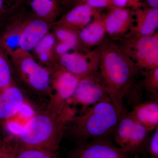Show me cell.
I'll use <instances>...</instances> for the list:
<instances>
[{
  "mask_svg": "<svg viewBox=\"0 0 158 158\" xmlns=\"http://www.w3.org/2000/svg\"><path fill=\"white\" fill-rule=\"evenodd\" d=\"M140 70L114 41L99 48L98 74L109 97L122 112L125 98L133 89Z\"/></svg>",
  "mask_w": 158,
  "mask_h": 158,
  "instance_id": "6da1fadb",
  "label": "cell"
},
{
  "mask_svg": "<svg viewBox=\"0 0 158 158\" xmlns=\"http://www.w3.org/2000/svg\"><path fill=\"white\" fill-rule=\"evenodd\" d=\"M75 114L68 104L62 109L48 105L46 111L34 115L23 126L20 139L28 148L46 152L56 149Z\"/></svg>",
  "mask_w": 158,
  "mask_h": 158,
  "instance_id": "7a4b0ae2",
  "label": "cell"
},
{
  "mask_svg": "<svg viewBox=\"0 0 158 158\" xmlns=\"http://www.w3.org/2000/svg\"><path fill=\"white\" fill-rule=\"evenodd\" d=\"M123 112L111 99L106 98L86 109L81 115L75 116L66 130L82 141L102 138L115 131Z\"/></svg>",
  "mask_w": 158,
  "mask_h": 158,
  "instance_id": "3957f363",
  "label": "cell"
},
{
  "mask_svg": "<svg viewBox=\"0 0 158 158\" xmlns=\"http://www.w3.org/2000/svg\"><path fill=\"white\" fill-rule=\"evenodd\" d=\"M9 56L19 81L34 92L51 95L52 72L38 63L31 52L19 49Z\"/></svg>",
  "mask_w": 158,
  "mask_h": 158,
  "instance_id": "277c9868",
  "label": "cell"
},
{
  "mask_svg": "<svg viewBox=\"0 0 158 158\" xmlns=\"http://www.w3.org/2000/svg\"><path fill=\"white\" fill-rule=\"evenodd\" d=\"M116 43L139 70L158 67V32L150 36L122 38Z\"/></svg>",
  "mask_w": 158,
  "mask_h": 158,
  "instance_id": "5b68a950",
  "label": "cell"
},
{
  "mask_svg": "<svg viewBox=\"0 0 158 158\" xmlns=\"http://www.w3.org/2000/svg\"><path fill=\"white\" fill-rule=\"evenodd\" d=\"M150 132L130 112L123 111L115 130V140L119 147L133 155L144 152Z\"/></svg>",
  "mask_w": 158,
  "mask_h": 158,
  "instance_id": "8992f818",
  "label": "cell"
},
{
  "mask_svg": "<svg viewBox=\"0 0 158 158\" xmlns=\"http://www.w3.org/2000/svg\"><path fill=\"white\" fill-rule=\"evenodd\" d=\"M99 48L92 51H73L58 57L59 65L81 79L97 73Z\"/></svg>",
  "mask_w": 158,
  "mask_h": 158,
  "instance_id": "52a82bcc",
  "label": "cell"
},
{
  "mask_svg": "<svg viewBox=\"0 0 158 158\" xmlns=\"http://www.w3.org/2000/svg\"><path fill=\"white\" fill-rule=\"evenodd\" d=\"M107 98L110 97L97 72L80 79L74 93L67 103L80 105L87 109Z\"/></svg>",
  "mask_w": 158,
  "mask_h": 158,
  "instance_id": "ba28073f",
  "label": "cell"
},
{
  "mask_svg": "<svg viewBox=\"0 0 158 158\" xmlns=\"http://www.w3.org/2000/svg\"><path fill=\"white\" fill-rule=\"evenodd\" d=\"M80 79L59 65L51 74V90H54V93L51 95L50 102L59 107L67 104V102L74 93Z\"/></svg>",
  "mask_w": 158,
  "mask_h": 158,
  "instance_id": "9c48e42d",
  "label": "cell"
},
{
  "mask_svg": "<svg viewBox=\"0 0 158 158\" xmlns=\"http://www.w3.org/2000/svg\"><path fill=\"white\" fill-rule=\"evenodd\" d=\"M52 25L27 12L25 20L20 36L19 47L26 52H31L37 44L51 31Z\"/></svg>",
  "mask_w": 158,
  "mask_h": 158,
  "instance_id": "30bf717a",
  "label": "cell"
},
{
  "mask_svg": "<svg viewBox=\"0 0 158 158\" xmlns=\"http://www.w3.org/2000/svg\"><path fill=\"white\" fill-rule=\"evenodd\" d=\"M76 158H138L121 148L103 138L82 144L77 150Z\"/></svg>",
  "mask_w": 158,
  "mask_h": 158,
  "instance_id": "8fae6325",
  "label": "cell"
},
{
  "mask_svg": "<svg viewBox=\"0 0 158 158\" xmlns=\"http://www.w3.org/2000/svg\"><path fill=\"white\" fill-rule=\"evenodd\" d=\"M27 12L23 10L0 22V43L8 56L19 49L20 36Z\"/></svg>",
  "mask_w": 158,
  "mask_h": 158,
  "instance_id": "7c38bea8",
  "label": "cell"
},
{
  "mask_svg": "<svg viewBox=\"0 0 158 158\" xmlns=\"http://www.w3.org/2000/svg\"><path fill=\"white\" fill-rule=\"evenodd\" d=\"M98 9L85 4H78L62 15L53 25L78 32L97 19L101 17Z\"/></svg>",
  "mask_w": 158,
  "mask_h": 158,
  "instance_id": "4fadbf2b",
  "label": "cell"
},
{
  "mask_svg": "<svg viewBox=\"0 0 158 158\" xmlns=\"http://www.w3.org/2000/svg\"><path fill=\"white\" fill-rule=\"evenodd\" d=\"M104 17L106 32L113 38H121L129 32L134 21L133 10L125 8H112Z\"/></svg>",
  "mask_w": 158,
  "mask_h": 158,
  "instance_id": "5bb4252c",
  "label": "cell"
},
{
  "mask_svg": "<svg viewBox=\"0 0 158 158\" xmlns=\"http://www.w3.org/2000/svg\"><path fill=\"white\" fill-rule=\"evenodd\" d=\"M134 21L124 38L150 36L156 33L158 27V9H133Z\"/></svg>",
  "mask_w": 158,
  "mask_h": 158,
  "instance_id": "9a60e30c",
  "label": "cell"
},
{
  "mask_svg": "<svg viewBox=\"0 0 158 158\" xmlns=\"http://www.w3.org/2000/svg\"><path fill=\"white\" fill-rule=\"evenodd\" d=\"M24 102L22 91L14 82L0 92V125L18 113Z\"/></svg>",
  "mask_w": 158,
  "mask_h": 158,
  "instance_id": "2e32d148",
  "label": "cell"
},
{
  "mask_svg": "<svg viewBox=\"0 0 158 158\" xmlns=\"http://www.w3.org/2000/svg\"><path fill=\"white\" fill-rule=\"evenodd\" d=\"M27 5L33 15L52 26L65 9L62 0H27Z\"/></svg>",
  "mask_w": 158,
  "mask_h": 158,
  "instance_id": "e0dca14e",
  "label": "cell"
},
{
  "mask_svg": "<svg viewBox=\"0 0 158 158\" xmlns=\"http://www.w3.org/2000/svg\"><path fill=\"white\" fill-rule=\"evenodd\" d=\"M56 39L53 33L50 31L32 50L33 56L40 65L52 71L59 66L58 58L55 53Z\"/></svg>",
  "mask_w": 158,
  "mask_h": 158,
  "instance_id": "ac0fdd59",
  "label": "cell"
},
{
  "mask_svg": "<svg viewBox=\"0 0 158 158\" xmlns=\"http://www.w3.org/2000/svg\"><path fill=\"white\" fill-rule=\"evenodd\" d=\"M149 132L158 127V99L139 103L130 112Z\"/></svg>",
  "mask_w": 158,
  "mask_h": 158,
  "instance_id": "d6986e66",
  "label": "cell"
},
{
  "mask_svg": "<svg viewBox=\"0 0 158 158\" xmlns=\"http://www.w3.org/2000/svg\"><path fill=\"white\" fill-rule=\"evenodd\" d=\"M77 33L80 42L84 47L98 45L103 41L106 34L104 18L94 20Z\"/></svg>",
  "mask_w": 158,
  "mask_h": 158,
  "instance_id": "ffe728a7",
  "label": "cell"
},
{
  "mask_svg": "<svg viewBox=\"0 0 158 158\" xmlns=\"http://www.w3.org/2000/svg\"><path fill=\"white\" fill-rule=\"evenodd\" d=\"M13 73L9 56L0 43V92L14 82Z\"/></svg>",
  "mask_w": 158,
  "mask_h": 158,
  "instance_id": "44dd1931",
  "label": "cell"
},
{
  "mask_svg": "<svg viewBox=\"0 0 158 158\" xmlns=\"http://www.w3.org/2000/svg\"><path fill=\"white\" fill-rule=\"evenodd\" d=\"M52 28H53L52 32L56 37V41L68 44L73 46L80 50L85 51L80 42L77 32L57 25L53 26Z\"/></svg>",
  "mask_w": 158,
  "mask_h": 158,
  "instance_id": "7402d4cb",
  "label": "cell"
},
{
  "mask_svg": "<svg viewBox=\"0 0 158 158\" xmlns=\"http://www.w3.org/2000/svg\"><path fill=\"white\" fill-rule=\"evenodd\" d=\"M27 0H0V22L23 10Z\"/></svg>",
  "mask_w": 158,
  "mask_h": 158,
  "instance_id": "603a6c76",
  "label": "cell"
},
{
  "mask_svg": "<svg viewBox=\"0 0 158 158\" xmlns=\"http://www.w3.org/2000/svg\"><path fill=\"white\" fill-rule=\"evenodd\" d=\"M144 85L156 97L158 93V67L144 71Z\"/></svg>",
  "mask_w": 158,
  "mask_h": 158,
  "instance_id": "cb8c5ba5",
  "label": "cell"
},
{
  "mask_svg": "<svg viewBox=\"0 0 158 158\" xmlns=\"http://www.w3.org/2000/svg\"><path fill=\"white\" fill-rule=\"evenodd\" d=\"M145 149L148 152L150 158H158V127L148 138L145 144Z\"/></svg>",
  "mask_w": 158,
  "mask_h": 158,
  "instance_id": "d4e9b609",
  "label": "cell"
},
{
  "mask_svg": "<svg viewBox=\"0 0 158 158\" xmlns=\"http://www.w3.org/2000/svg\"><path fill=\"white\" fill-rule=\"evenodd\" d=\"M16 158H49L47 152L36 148H28L19 153Z\"/></svg>",
  "mask_w": 158,
  "mask_h": 158,
  "instance_id": "484cf974",
  "label": "cell"
},
{
  "mask_svg": "<svg viewBox=\"0 0 158 158\" xmlns=\"http://www.w3.org/2000/svg\"><path fill=\"white\" fill-rule=\"evenodd\" d=\"M86 4L96 9L106 8L110 9L113 6V0H81L77 4Z\"/></svg>",
  "mask_w": 158,
  "mask_h": 158,
  "instance_id": "4316f807",
  "label": "cell"
},
{
  "mask_svg": "<svg viewBox=\"0 0 158 158\" xmlns=\"http://www.w3.org/2000/svg\"><path fill=\"white\" fill-rule=\"evenodd\" d=\"M3 124H6V129L12 134L19 135L23 126L19 123L9 119L5 122Z\"/></svg>",
  "mask_w": 158,
  "mask_h": 158,
  "instance_id": "83f0119b",
  "label": "cell"
},
{
  "mask_svg": "<svg viewBox=\"0 0 158 158\" xmlns=\"http://www.w3.org/2000/svg\"><path fill=\"white\" fill-rule=\"evenodd\" d=\"M19 113L23 116L26 118H30L33 117L34 115L33 109L28 105L25 104L24 102L20 108L18 113Z\"/></svg>",
  "mask_w": 158,
  "mask_h": 158,
  "instance_id": "f1b7e54d",
  "label": "cell"
},
{
  "mask_svg": "<svg viewBox=\"0 0 158 158\" xmlns=\"http://www.w3.org/2000/svg\"><path fill=\"white\" fill-rule=\"evenodd\" d=\"M128 2V0H113V6L112 8H125L127 6Z\"/></svg>",
  "mask_w": 158,
  "mask_h": 158,
  "instance_id": "f546056e",
  "label": "cell"
},
{
  "mask_svg": "<svg viewBox=\"0 0 158 158\" xmlns=\"http://www.w3.org/2000/svg\"><path fill=\"white\" fill-rule=\"evenodd\" d=\"M81 0H63L62 4L64 9H71L76 5Z\"/></svg>",
  "mask_w": 158,
  "mask_h": 158,
  "instance_id": "4dcf8cb0",
  "label": "cell"
},
{
  "mask_svg": "<svg viewBox=\"0 0 158 158\" xmlns=\"http://www.w3.org/2000/svg\"><path fill=\"white\" fill-rule=\"evenodd\" d=\"M141 0H128L127 6L132 8L133 9L140 8L141 7Z\"/></svg>",
  "mask_w": 158,
  "mask_h": 158,
  "instance_id": "1f68e13d",
  "label": "cell"
},
{
  "mask_svg": "<svg viewBox=\"0 0 158 158\" xmlns=\"http://www.w3.org/2000/svg\"><path fill=\"white\" fill-rule=\"evenodd\" d=\"M150 7L158 9V0H146Z\"/></svg>",
  "mask_w": 158,
  "mask_h": 158,
  "instance_id": "d6a6232c",
  "label": "cell"
},
{
  "mask_svg": "<svg viewBox=\"0 0 158 158\" xmlns=\"http://www.w3.org/2000/svg\"><path fill=\"white\" fill-rule=\"evenodd\" d=\"M0 133H1V130H0Z\"/></svg>",
  "mask_w": 158,
  "mask_h": 158,
  "instance_id": "836d02e7",
  "label": "cell"
},
{
  "mask_svg": "<svg viewBox=\"0 0 158 158\" xmlns=\"http://www.w3.org/2000/svg\"><path fill=\"white\" fill-rule=\"evenodd\" d=\"M62 1H63V0H62Z\"/></svg>",
  "mask_w": 158,
  "mask_h": 158,
  "instance_id": "e575fe53",
  "label": "cell"
}]
</instances>
